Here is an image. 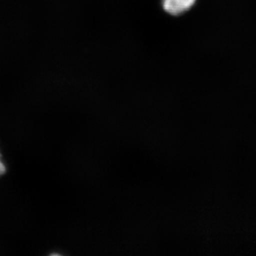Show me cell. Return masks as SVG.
Segmentation results:
<instances>
[{"label":"cell","instance_id":"6da1fadb","mask_svg":"<svg viewBox=\"0 0 256 256\" xmlns=\"http://www.w3.org/2000/svg\"><path fill=\"white\" fill-rule=\"evenodd\" d=\"M195 2L196 0H162V7L170 14L176 16L188 11Z\"/></svg>","mask_w":256,"mask_h":256},{"label":"cell","instance_id":"7a4b0ae2","mask_svg":"<svg viewBox=\"0 0 256 256\" xmlns=\"http://www.w3.org/2000/svg\"><path fill=\"white\" fill-rule=\"evenodd\" d=\"M6 171H7V168H6V165H5L4 160H2V155H0V176L4 175Z\"/></svg>","mask_w":256,"mask_h":256},{"label":"cell","instance_id":"3957f363","mask_svg":"<svg viewBox=\"0 0 256 256\" xmlns=\"http://www.w3.org/2000/svg\"><path fill=\"white\" fill-rule=\"evenodd\" d=\"M0 155H1V152H0Z\"/></svg>","mask_w":256,"mask_h":256}]
</instances>
